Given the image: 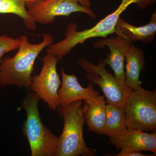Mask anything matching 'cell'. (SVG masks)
<instances>
[{
    "label": "cell",
    "instance_id": "6da1fadb",
    "mask_svg": "<svg viewBox=\"0 0 156 156\" xmlns=\"http://www.w3.org/2000/svg\"><path fill=\"white\" fill-rule=\"evenodd\" d=\"M43 41L36 44H31L28 37H20V44L13 57L4 56L0 64V88L16 86L30 91L34 66L36 59L46 47L53 44L54 39L49 33L43 34Z\"/></svg>",
    "mask_w": 156,
    "mask_h": 156
},
{
    "label": "cell",
    "instance_id": "7a4b0ae2",
    "mask_svg": "<svg viewBox=\"0 0 156 156\" xmlns=\"http://www.w3.org/2000/svg\"><path fill=\"white\" fill-rule=\"evenodd\" d=\"M146 0H122V3L116 10L101 20L92 28L82 31H77V26L75 23L68 24L65 32V38L61 41L52 44L47 48V53L62 60L63 57L70 53L73 48L79 44L83 43L92 38H105L115 33V27L120 15L128 6L135 3L138 8L144 7Z\"/></svg>",
    "mask_w": 156,
    "mask_h": 156
},
{
    "label": "cell",
    "instance_id": "3957f363",
    "mask_svg": "<svg viewBox=\"0 0 156 156\" xmlns=\"http://www.w3.org/2000/svg\"><path fill=\"white\" fill-rule=\"evenodd\" d=\"M40 99L30 91L21 99V106L27 113L23 134L29 144L32 156H56L59 137L42 122L38 108Z\"/></svg>",
    "mask_w": 156,
    "mask_h": 156
},
{
    "label": "cell",
    "instance_id": "277c9868",
    "mask_svg": "<svg viewBox=\"0 0 156 156\" xmlns=\"http://www.w3.org/2000/svg\"><path fill=\"white\" fill-rule=\"evenodd\" d=\"M83 101L78 100L56 108L64 119L63 131L59 137L56 156H93L95 153L86 144L83 128L85 122Z\"/></svg>",
    "mask_w": 156,
    "mask_h": 156
},
{
    "label": "cell",
    "instance_id": "5b68a950",
    "mask_svg": "<svg viewBox=\"0 0 156 156\" xmlns=\"http://www.w3.org/2000/svg\"><path fill=\"white\" fill-rule=\"evenodd\" d=\"M127 128L156 131V90L140 87L130 92L124 107Z\"/></svg>",
    "mask_w": 156,
    "mask_h": 156
},
{
    "label": "cell",
    "instance_id": "8992f818",
    "mask_svg": "<svg viewBox=\"0 0 156 156\" xmlns=\"http://www.w3.org/2000/svg\"><path fill=\"white\" fill-rule=\"evenodd\" d=\"M77 64L86 72L85 76L91 83L99 86L106 97L107 103L124 109L131 91L127 87L122 86L115 76L107 71L103 59H100L95 65L82 58L77 60Z\"/></svg>",
    "mask_w": 156,
    "mask_h": 156
},
{
    "label": "cell",
    "instance_id": "52a82bcc",
    "mask_svg": "<svg viewBox=\"0 0 156 156\" xmlns=\"http://www.w3.org/2000/svg\"><path fill=\"white\" fill-rule=\"evenodd\" d=\"M58 58L47 54L42 61L43 66L39 74L33 76L30 90L47 103L52 110L59 106L58 92L62 82L57 72Z\"/></svg>",
    "mask_w": 156,
    "mask_h": 156
},
{
    "label": "cell",
    "instance_id": "ba28073f",
    "mask_svg": "<svg viewBox=\"0 0 156 156\" xmlns=\"http://www.w3.org/2000/svg\"><path fill=\"white\" fill-rule=\"evenodd\" d=\"M27 12L34 22L43 24L53 23L56 17H69L76 12L87 14L92 19L96 17L91 8L81 5L77 0H40L35 2Z\"/></svg>",
    "mask_w": 156,
    "mask_h": 156
},
{
    "label": "cell",
    "instance_id": "9c48e42d",
    "mask_svg": "<svg viewBox=\"0 0 156 156\" xmlns=\"http://www.w3.org/2000/svg\"><path fill=\"white\" fill-rule=\"evenodd\" d=\"M131 41L125 37L117 34L115 37L101 38L94 44L95 48L107 47L109 53H107L103 59L105 65H108L114 72V76L122 86H126V72L125 61L126 55Z\"/></svg>",
    "mask_w": 156,
    "mask_h": 156
},
{
    "label": "cell",
    "instance_id": "30bf717a",
    "mask_svg": "<svg viewBox=\"0 0 156 156\" xmlns=\"http://www.w3.org/2000/svg\"><path fill=\"white\" fill-rule=\"evenodd\" d=\"M118 150L148 151L156 154V133H148L136 129H127L116 136L109 137Z\"/></svg>",
    "mask_w": 156,
    "mask_h": 156
},
{
    "label": "cell",
    "instance_id": "8fae6325",
    "mask_svg": "<svg viewBox=\"0 0 156 156\" xmlns=\"http://www.w3.org/2000/svg\"><path fill=\"white\" fill-rule=\"evenodd\" d=\"M62 82L58 92L59 105L69 104L78 100H87L100 95L98 91L93 88V84L89 83L84 88L78 82L77 78L74 75H68L62 69Z\"/></svg>",
    "mask_w": 156,
    "mask_h": 156
},
{
    "label": "cell",
    "instance_id": "7c38bea8",
    "mask_svg": "<svg viewBox=\"0 0 156 156\" xmlns=\"http://www.w3.org/2000/svg\"><path fill=\"white\" fill-rule=\"evenodd\" d=\"M83 103L82 107L85 122L89 131L104 135L107 115V103L104 95H99L87 99Z\"/></svg>",
    "mask_w": 156,
    "mask_h": 156
},
{
    "label": "cell",
    "instance_id": "4fadbf2b",
    "mask_svg": "<svg viewBox=\"0 0 156 156\" xmlns=\"http://www.w3.org/2000/svg\"><path fill=\"white\" fill-rule=\"evenodd\" d=\"M115 33L125 37L131 42L141 41L147 44L154 41L156 34V11L152 14L148 24L135 27L119 18L115 27Z\"/></svg>",
    "mask_w": 156,
    "mask_h": 156
},
{
    "label": "cell",
    "instance_id": "5bb4252c",
    "mask_svg": "<svg viewBox=\"0 0 156 156\" xmlns=\"http://www.w3.org/2000/svg\"><path fill=\"white\" fill-rule=\"evenodd\" d=\"M125 60L126 86L131 91L141 87L140 75L145 67L144 53L131 42L126 52Z\"/></svg>",
    "mask_w": 156,
    "mask_h": 156
},
{
    "label": "cell",
    "instance_id": "9a60e30c",
    "mask_svg": "<svg viewBox=\"0 0 156 156\" xmlns=\"http://www.w3.org/2000/svg\"><path fill=\"white\" fill-rule=\"evenodd\" d=\"M106 104V119L104 134L109 137L116 136L127 129L125 111L109 103Z\"/></svg>",
    "mask_w": 156,
    "mask_h": 156
},
{
    "label": "cell",
    "instance_id": "2e32d148",
    "mask_svg": "<svg viewBox=\"0 0 156 156\" xmlns=\"http://www.w3.org/2000/svg\"><path fill=\"white\" fill-rule=\"evenodd\" d=\"M27 0H0V14H13L23 20L26 27L35 30L37 25L31 19L27 8Z\"/></svg>",
    "mask_w": 156,
    "mask_h": 156
},
{
    "label": "cell",
    "instance_id": "e0dca14e",
    "mask_svg": "<svg viewBox=\"0 0 156 156\" xmlns=\"http://www.w3.org/2000/svg\"><path fill=\"white\" fill-rule=\"evenodd\" d=\"M20 38H13L0 34V64L4 55L12 50H17L20 44Z\"/></svg>",
    "mask_w": 156,
    "mask_h": 156
},
{
    "label": "cell",
    "instance_id": "ac0fdd59",
    "mask_svg": "<svg viewBox=\"0 0 156 156\" xmlns=\"http://www.w3.org/2000/svg\"><path fill=\"white\" fill-rule=\"evenodd\" d=\"M116 156H148L141 153L140 152L132 150H121L119 153L116 155Z\"/></svg>",
    "mask_w": 156,
    "mask_h": 156
},
{
    "label": "cell",
    "instance_id": "d6986e66",
    "mask_svg": "<svg viewBox=\"0 0 156 156\" xmlns=\"http://www.w3.org/2000/svg\"><path fill=\"white\" fill-rule=\"evenodd\" d=\"M77 1L79 4L83 7L87 8H90L91 7L90 0H77Z\"/></svg>",
    "mask_w": 156,
    "mask_h": 156
},
{
    "label": "cell",
    "instance_id": "ffe728a7",
    "mask_svg": "<svg viewBox=\"0 0 156 156\" xmlns=\"http://www.w3.org/2000/svg\"><path fill=\"white\" fill-rule=\"evenodd\" d=\"M37 1H40V0H27V9H29L35 2Z\"/></svg>",
    "mask_w": 156,
    "mask_h": 156
}]
</instances>
